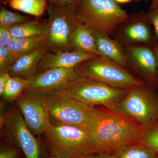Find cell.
<instances>
[{
  "instance_id": "6da1fadb",
  "label": "cell",
  "mask_w": 158,
  "mask_h": 158,
  "mask_svg": "<svg viewBox=\"0 0 158 158\" xmlns=\"http://www.w3.org/2000/svg\"><path fill=\"white\" fill-rule=\"evenodd\" d=\"M146 128L135 120L97 106L89 134L95 153H109L126 144L141 143Z\"/></svg>"
},
{
  "instance_id": "7a4b0ae2",
  "label": "cell",
  "mask_w": 158,
  "mask_h": 158,
  "mask_svg": "<svg viewBox=\"0 0 158 158\" xmlns=\"http://www.w3.org/2000/svg\"><path fill=\"white\" fill-rule=\"evenodd\" d=\"M77 19L93 30L113 36L130 15L114 0H81L75 7Z\"/></svg>"
},
{
  "instance_id": "3957f363",
  "label": "cell",
  "mask_w": 158,
  "mask_h": 158,
  "mask_svg": "<svg viewBox=\"0 0 158 158\" xmlns=\"http://www.w3.org/2000/svg\"><path fill=\"white\" fill-rule=\"evenodd\" d=\"M42 97L51 125L73 126L90 132L96 106L59 93Z\"/></svg>"
},
{
  "instance_id": "277c9868",
  "label": "cell",
  "mask_w": 158,
  "mask_h": 158,
  "mask_svg": "<svg viewBox=\"0 0 158 158\" xmlns=\"http://www.w3.org/2000/svg\"><path fill=\"white\" fill-rule=\"evenodd\" d=\"M47 144L53 155L61 158H91L95 153L89 132L68 125H51L44 133Z\"/></svg>"
},
{
  "instance_id": "5b68a950",
  "label": "cell",
  "mask_w": 158,
  "mask_h": 158,
  "mask_svg": "<svg viewBox=\"0 0 158 158\" xmlns=\"http://www.w3.org/2000/svg\"><path fill=\"white\" fill-rule=\"evenodd\" d=\"M47 11L48 19L44 37L48 52L73 50L72 36L78 22L75 7L68 4L48 2Z\"/></svg>"
},
{
  "instance_id": "8992f818",
  "label": "cell",
  "mask_w": 158,
  "mask_h": 158,
  "mask_svg": "<svg viewBox=\"0 0 158 158\" xmlns=\"http://www.w3.org/2000/svg\"><path fill=\"white\" fill-rule=\"evenodd\" d=\"M153 90L148 85L128 89L122 99L108 109L149 127L158 118V98Z\"/></svg>"
},
{
  "instance_id": "52a82bcc",
  "label": "cell",
  "mask_w": 158,
  "mask_h": 158,
  "mask_svg": "<svg viewBox=\"0 0 158 158\" xmlns=\"http://www.w3.org/2000/svg\"><path fill=\"white\" fill-rule=\"evenodd\" d=\"M128 89L111 87L94 79L80 77L69 86L57 93L61 94L85 104L109 108L120 101Z\"/></svg>"
},
{
  "instance_id": "ba28073f",
  "label": "cell",
  "mask_w": 158,
  "mask_h": 158,
  "mask_svg": "<svg viewBox=\"0 0 158 158\" xmlns=\"http://www.w3.org/2000/svg\"><path fill=\"white\" fill-rule=\"evenodd\" d=\"M82 75L111 87L129 89L147 84L129 70L101 56L82 62L77 66Z\"/></svg>"
},
{
  "instance_id": "9c48e42d",
  "label": "cell",
  "mask_w": 158,
  "mask_h": 158,
  "mask_svg": "<svg viewBox=\"0 0 158 158\" xmlns=\"http://www.w3.org/2000/svg\"><path fill=\"white\" fill-rule=\"evenodd\" d=\"M82 76L78 67L50 69L28 79L24 92L48 96L64 90Z\"/></svg>"
},
{
  "instance_id": "30bf717a",
  "label": "cell",
  "mask_w": 158,
  "mask_h": 158,
  "mask_svg": "<svg viewBox=\"0 0 158 158\" xmlns=\"http://www.w3.org/2000/svg\"><path fill=\"white\" fill-rule=\"evenodd\" d=\"M112 37L124 48L139 44L152 47L158 42L147 14L143 12L130 16L117 28Z\"/></svg>"
},
{
  "instance_id": "8fae6325",
  "label": "cell",
  "mask_w": 158,
  "mask_h": 158,
  "mask_svg": "<svg viewBox=\"0 0 158 158\" xmlns=\"http://www.w3.org/2000/svg\"><path fill=\"white\" fill-rule=\"evenodd\" d=\"M124 48L128 69L150 88H158L157 63L152 47L139 44Z\"/></svg>"
},
{
  "instance_id": "7c38bea8",
  "label": "cell",
  "mask_w": 158,
  "mask_h": 158,
  "mask_svg": "<svg viewBox=\"0 0 158 158\" xmlns=\"http://www.w3.org/2000/svg\"><path fill=\"white\" fill-rule=\"evenodd\" d=\"M1 123L26 158H40L38 141L27 126L19 110H13L2 116Z\"/></svg>"
},
{
  "instance_id": "4fadbf2b",
  "label": "cell",
  "mask_w": 158,
  "mask_h": 158,
  "mask_svg": "<svg viewBox=\"0 0 158 158\" xmlns=\"http://www.w3.org/2000/svg\"><path fill=\"white\" fill-rule=\"evenodd\" d=\"M15 101L31 132L37 135L44 134L51 124L42 97L24 92Z\"/></svg>"
},
{
  "instance_id": "5bb4252c",
  "label": "cell",
  "mask_w": 158,
  "mask_h": 158,
  "mask_svg": "<svg viewBox=\"0 0 158 158\" xmlns=\"http://www.w3.org/2000/svg\"><path fill=\"white\" fill-rule=\"evenodd\" d=\"M98 56L100 55L76 50L55 52H48L40 62L37 73L50 69L77 67L82 62Z\"/></svg>"
},
{
  "instance_id": "9a60e30c",
  "label": "cell",
  "mask_w": 158,
  "mask_h": 158,
  "mask_svg": "<svg viewBox=\"0 0 158 158\" xmlns=\"http://www.w3.org/2000/svg\"><path fill=\"white\" fill-rule=\"evenodd\" d=\"M92 31L98 54L128 69L127 58L124 47L108 34Z\"/></svg>"
},
{
  "instance_id": "2e32d148",
  "label": "cell",
  "mask_w": 158,
  "mask_h": 158,
  "mask_svg": "<svg viewBox=\"0 0 158 158\" xmlns=\"http://www.w3.org/2000/svg\"><path fill=\"white\" fill-rule=\"evenodd\" d=\"M48 49L46 46L20 57L11 67L9 74L11 77H18L29 79L36 74L40 62Z\"/></svg>"
},
{
  "instance_id": "e0dca14e",
  "label": "cell",
  "mask_w": 158,
  "mask_h": 158,
  "mask_svg": "<svg viewBox=\"0 0 158 158\" xmlns=\"http://www.w3.org/2000/svg\"><path fill=\"white\" fill-rule=\"evenodd\" d=\"M71 44L73 50L99 54L93 31L80 22L77 24L74 30L72 36Z\"/></svg>"
},
{
  "instance_id": "ac0fdd59",
  "label": "cell",
  "mask_w": 158,
  "mask_h": 158,
  "mask_svg": "<svg viewBox=\"0 0 158 158\" xmlns=\"http://www.w3.org/2000/svg\"><path fill=\"white\" fill-rule=\"evenodd\" d=\"M45 45L44 35L22 39H12L7 47L15 60Z\"/></svg>"
},
{
  "instance_id": "d6986e66",
  "label": "cell",
  "mask_w": 158,
  "mask_h": 158,
  "mask_svg": "<svg viewBox=\"0 0 158 158\" xmlns=\"http://www.w3.org/2000/svg\"><path fill=\"white\" fill-rule=\"evenodd\" d=\"M47 21L38 19L28 21L10 27L12 39H22L45 35Z\"/></svg>"
},
{
  "instance_id": "ffe728a7",
  "label": "cell",
  "mask_w": 158,
  "mask_h": 158,
  "mask_svg": "<svg viewBox=\"0 0 158 158\" xmlns=\"http://www.w3.org/2000/svg\"><path fill=\"white\" fill-rule=\"evenodd\" d=\"M113 158H157L153 151L141 143L126 144L109 153Z\"/></svg>"
},
{
  "instance_id": "44dd1931",
  "label": "cell",
  "mask_w": 158,
  "mask_h": 158,
  "mask_svg": "<svg viewBox=\"0 0 158 158\" xmlns=\"http://www.w3.org/2000/svg\"><path fill=\"white\" fill-rule=\"evenodd\" d=\"M6 1V0H5ZM11 9L40 18L47 11L48 0H7Z\"/></svg>"
},
{
  "instance_id": "7402d4cb",
  "label": "cell",
  "mask_w": 158,
  "mask_h": 158,
  "mask_svg": "<svg viewBox=\"0 0 158 158\" xmlns=\"http://www.w3.org/2000/svg\"><path fill=\"white\" fill-rule=\"evenodd\" d=\"M27 80L18 77H11L6 85L2 98L7 101H15L24 91Z\"/></svg>"
},
{
  "instance_id": "603a6c76",
  "label": "cell",
  "mask_w": 158,
  "mask_h": 158,
  "mask_svg": "<svg viewBox=\"0 0 158 158\" xmlns=\"http://www.w3.org/2000/svg\"><path fill=\"white\" fill-rule=\"evenodd\" d=\"M31 19L27 16L9 11L4 7L0 9V26L10 27L28 21Z\"/></svg>"
},
{
  "instance_id": "cb8c5ba5",
  "label": "cell",
  "mask_w": 158,
  "mask_h": 158,
  "mask_svg": "<svg viewBox=\"0 0 158 158\" xmlns=\"http://www.w3.org/2000/svg\"><path fill=\"white\" fill-rule=\"evenodd\" d=\"M141 143L146 145L158 154V126L152 124L146 128Z\"/></svg>"
},
{
  "instance_id": "d4e9b609",
  "label": "cell",
  "mask_w": 158,
  "mask_h": 158,
  "mask_svg": "<svg viewBox=\"0 0 158 158\" xmlns=\"http://www.w3.org/2000/svg\"><path fill=\"white\" fill-rule=\"evenodd\" d=\"M15 62L8 48L0 46V73H9Z\"/></svg>"
},
{
  "instance_id": "484cf974",
  "label": "cell",
  "mask_w": 158,
  "mask_h": 158,
  "mask_svg": "<svg viewBox=\"0 0 158 158\" xmlns=\"http://www.w3.org/2000/svg\"><path fill=\"white\" fill-rule=\"evenodd\" d=\"M146 14L152 25L156 38L158 40V8H150Z\"/></svg>"
},
{
  "instance_id": "4316f807",
  "label": "cell",
  "mask_w": 158,
  "mask_h": 158,
  "mask_svg": "<svg viewBox=\"0 0 158 158\" xmlns=\"http://www.w3.org/2000/svg\"><path fill=\"white\" fill-rule=\"evenodd\" d=\"M12 39L9 27L0 26V46H8Z\"/></svg>"
},
{
  "instance_id": "83f0119b",
  "label": "cell",
  "mask_w": 158,
  "mask_h": 158,
  "mask_svg": "<svg viewBox=\"0 0 158 158\" xmlns=\"http://www.w3.org/2000/svg\"><path fill=\"white\" fill-rule=\"evenodd\" d=\"M22 153L19 150L11 147H1L0 158H18Z\"/></svg>"
},
{
  "instance_id": "f1b7e54d",
  "label": "cell",
  "mask_w": 158,
  "mask_h": 158,
  "mask_svg": "<svg viewBox=\"0 0 158 158\" xmlns=\"http://www.w3.org/2000/svg\"><path fill=\"white\" fill-rule=\"evenodd\" d=\"M11 77L9 73H0V95L2 97L7 83Z\"/></svg>"
},
{
  "instance_id": "f546056e",
  "label": "cell",
  "mask_w": 158,
  "mask_h": 158,
  "mask_svg": "<svg viewBox=\"0 0 158 158\" xmlns=\"http://www.w3.org/2000/svg\"><path fill=\"white\" fill-rule=\"evenodd\" d=\"M49 3H54V4H65L74 6H77V4L81 0H48Z\"/></svg>"
},
{
  "instance_id": "4dcf8cb0",
  "label": "cell",
  "mask_w": 158,
  "mask_h": 158,
  "mask_svg": "<svg viewBox=\"0 0 158 158\" xmlns=\"http://www.w3.org/2000/svg\"><path fill=\"white\" fill-rule=\"evenodd\" d=\"M91 158H113L109 153H96Z\"/></svg>"
},
{
  "instance_id": "1f68e13d",
  "label": "cell",
  "mask_w": 158,
  "mask_h": 158,
  "mask_svg": "<svg viewBox=\"0 0 158 158\" xmlns=\"http://www.w3.org/2000/svg\"><path fill=\"white\" fill-rule=\"evenodd\" d=\"M152 48L154 52L155 55L157 63L158 70V42L156 43L155 44L152 46Z\"/></svg>"
},
{
  "instance_id": "d6a6232c",
  "label": "cell",
  "mask_w": 158,
  "mask_h": 158,
  "mask_svg": "<svg viewBox=\"0 0 158 158\" xmlns=\"http://www.w3.org/2000/svg\"><path fill=\"white\" fill-rule=\"evenodd\" d=\"M152 3L150 8H158V0H152Z\"/></svg>"
},
{
  "instance_id": "836d02e7",
  "label": "cell",
  "mask_w": 158,
  "mask_h": 158,
  "mask_svg": "<svg viewBox=\"0 0 158 158\" xmlns=\"http://www.w3.org/2000/svg\"><path fill=\"white\" fill-rule=\"evenodd\" d=\"M115 2L118 3H120V4H125V3H128L131 2L132 0H114Z\"/></svg>"
},
{
  "instance_id": "e575fe53",
  "label": "cell",
  "mask_w": 158,
  "mask_h": 158,
  "mask_svg": "<svg viewBox=\"0 0 158 158\" xmlns=\"http://www.w3.org/2000/svg\"><path fill=\"white\" fill-rule=\"evenodd\" d=\"M48 158H61L59 156H55V155H52L51 156H50Z\"/></svg>"
},
{
  "instance_id": "d590c367",
  "label": "cell",
  "mask_w": 158,
  "mask_h": 158,
  "mask_svg": "<svg viewBox=\"0 0 158 158\" xmlns=\"http://www.w3.org/2000/svg\"><path fill=\"white\" fill-rule=\"evenodd\" d=\"M134 1H136V2H139L140 0H134Z\"/></svg>"
},
{
  "instance_id": "8d00e7d4",
  "label": "cell",
  "mask_w": 158,
  "mask_h": 158,
  "mask_svg": "<svg viewBox=\"0 0 158 158\" xmlns=\"http://www.w3.org/2000/svg\"><path fill=\"white\" fill-rule=\"evenodd\" d=\"M4 1V0H1V2H2V1Z\"/></svg>"
},
{
  "instance_id": "74e56055",
  "label": "cell",
  "mask_w": 158,
  "mask_h": 158,
  "mask_svg": "<svg viewBox=\"0 0 158 158\" xmlns=\"http://www.w3.org/2000/svg\"><path fill=\"white\" fill-rule=\"evenodd\" d=\"M157 158H158V156H157Z\"/></svg>"
},
{
  "instance_id": "f35d334b",
  "label": "cell",
  "mask_w": 158,
  "mask_h": 158,
  "mask_svg": "<svg viewBox=\"0 0 158 158\" xmlns=\"http://www.w3.org/2000/svg\"></svg>"
}]
</instances>
